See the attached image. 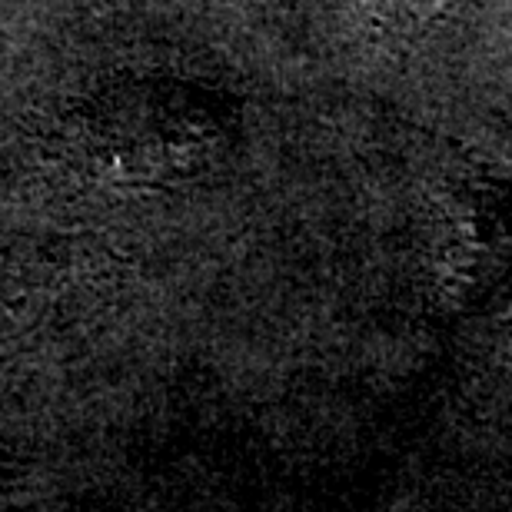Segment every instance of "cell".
Segmentation results:
<instances>
[{
	"label": "cell",
	"instance_id": "6da1fadb",
	"mask_svg": "<svg viewBox=\"0 0 512 512\" xmlns=\"http://www.w3.org/2000/svg\"><path fill=\"white\" fill-rule=\"evenodd\" d=\"M386 4L409 27H439L456 20L473 0H386Z\"/></svg>",
	"mask_w": 512,
	"mask_h": 512
}]
</instances>
